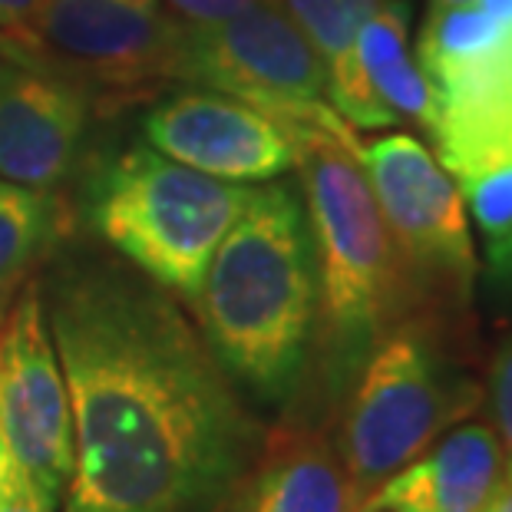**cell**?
Here are the masks:
<instances>
[{
    "label": "cell",
    "mask_w": 512,
    "mask_h": 512,
    "mask_svg": "<svg viewBox=\"0 0 512 512\" xmlns=\"http://www.w3.org/2000/svg\"><path fill=\"white\" fill-rule=\"evenodd\" d=\"M328 70V83L354 63V40L384 0H278Z\"/></svg>",
    "instance_id": "2e32d148"
},
{
    "label": "cell",
    "mask_w": 512,
    "mask_h": 512,
    "mask_svg": "<svg viewBox=\"0 0 512 512\" xmlns=\"http://www.w3.org/2000/svg\"><path fill=\"white\" fill-rule=\"evenodd\" d=\"M456 189H460L463 209L473 215L483 235L486 255L506 245L512 238V156L456 179Z\"/></svg>",
    "instance_id": "e0dca14e"
},
{
    "label": "cell",
    "mask_w": 512,
    "mask_h": 512,
    "mask_svg": "<svg viewBox=\"0 0 512 512\" xmlns=\"http://www.w3.org/2000/svg\"><path fill=\"white\" fill-rule=\"evenodd\" d=\"M486 261H489V271H493V278L499 281V285L512 288V238L506 245H499L496 252H489Z\"/></svg>",
    "instance_id": "44dd1931"
},
{
    "label": "cell",
    "mask_w": 512,
    "mask_h": 512,
    "mask_svg": "<svg viewBox=\"0 0 512 512\" xmlns=\"http://www.w3.org/2000/svg\"><path fill=\"white\" fill-rule=\"evenodd\" d=\"M0 512H57V503L50 496H43L24 473H17L10 466L4 489H0Z\"/></svg>",
    "instance_id": "ffe728a7"
},
{
    "label": "cell",
    "mask_w": 512,
    "mask_h": 512,
    "mask_svg": "<svg viewBox=\"0 0 512 512\" xmlns=\"http://www.w3.org/2000/svg\"><path fill=\"white\" fill-rule=\"evenodd\" d=\"M0 437L10 466L60 506L73 476V413L37 275L0 321Z\"/></svg>",
    "instance_id": "9c48e42d"
},
{
    "label": "cell",
    "mask_w": 512,
    "mask_h": 512,
    "mask_svg": "<svg viewBox=\"0 0 512 512\" xmlns=\"http://www.w3.org/2000/svg\"><path fill=\"white\" fill-rule=\"evenodd\" d=\"M179 27H215L225 24L228 17L242 14L245 7H252L255 0H162Z\"/></svg>",
    "instance_id": "d6986e66"
},
{
    "label": "cell",
    "mask_w": 512,
    "mask_h": 512,
    "mask_svg": "<svg viewBox=\"0 0 512 512\" xmlns=\"http://www.w3.org/2000/svg\"><path fill=\"white\" fill-rule=\"evenodd\" d=\"M294 169L318 255V337L334 394L351 390L370 351L413 298L394 238L361 166V143L347 129L301 126Z\"/></svg>",
    "instance_id": "3957f363"
},
{
    "label": "cell",
    "mask_w": 512,
    "mask_h": 512,
    "mask_svg": "<svg viewBox=\"0 0 512 512\" xmlns=\"http://www.w3.org/2000/svg\"><path fill=\"white\" fill-rule=\"evenodd\" d=\"M70 235L73 209L60 192L0 179V298H14Z\"/></svg>",
    "instance_id": "9a60e30c"
},
{
    "label": "cell",
    "mask_w": 512,
    "mask_h": 512,
    "mask_svg": "<svg viewBox=\"0 0 512 512\" xmlns=\"http://www.w3.org/2000/svg\"><path fill=\"white\" fill-rule=\"evenodd\" d=\"M361 166L394 238L413 298L463 308L479 258L460 189L417 136L387 133L361 146Z\"/></svg>",
    "instance_id": "ba28073f"
},
{
    "label": "cell",
    "mask_w": 512,
    "mask_h": 512,
    "mask_svg": "<svg viewBox=\"0 0 512 512\" xmlns=\"http://www.w3.org/2000/svg\"><path fill=\"white\" fill-rule=\"evenodd\" d=\"M0 50H7V53H17V57H30V53L20 47V43H14L7 34H0ZM30 60H37V57H30ZM40 63V60H37Z\"/></svg>",
    "instance_id": "cb8c5ba5"
},
{
    "label": "cell",
    "mask_w": 512,
    "mask_h": 512,
    "mask_svg": "<svg viewBox=\"0 0 512 512\" xmlns=\"http://www.w3.org/2000/svg\"><path fill=\"white\" fill-rule=\"evenodd\" d=\"M509 479L506 450L489 423H463L400 466L357 512H486Z\"/></svg>",
    "instance_id": "7c38bea8"
},
{
    "label": "cell",
    "mask_w": 512,
    "mask_h": 512,
    "mask_svg": "<svg viewBox=\"0 0 512 512\" xmlns=\"http://www.w3.org/2000/svg\"><path fill=\"white\" fill-rule=\"evenodd\" d=\"M179 34L162 0H43L34 43L96 113H116L176 83Z\"/></svg>",
    "instance_id": "52a82bcc"
},
{
    "label": "cell",
    "mask_w": 512,
    "mask_h": 512,
    "mask_svg": "<svg viewBox=\"0 0 512 512\" xmlns=\"http://www.w3.org/2000/svg\"><path fill=\"white\" fill-rule=\"evenodd\" d=\"M479 400L483 387L420 324L390 328L347 390L337 456L351 486V512L453 423L470 417Z\"/></svg>",
    "instance_id": "5b68a950"
},
{
    "label": "cell",
    "mask_w": 512,
    "mask_h": 512,
    "mask_svg": "<svg viewBox=\"0 0 512 512\" xmlns=\"http://www.w3.org/2000/svg\"><path fill=\"white\" fill-rule=\"evenodd\" d=\"M248 199L252 185L205 176L136 143L96 166L83 215L113 255L192 304Z\"/></svg>",
    "instance_id": "277c9868"
},
{
    "label": "cell",
    "mask_w": 512,
    "mask_h": 512,
    "mask_svg": "<svg viewBox=\"0 0 512 512\" xmlns=\"http://www.w3.org/2000/svg\"><path fill=\"white\" fill-rule=\"evenodd\" d=\"M318 255L298 189L255 185L205 268L192 318L228 377L265 407L298 397L318 337Z\"/></svg>",
    "instance_id": "7a4b0ae2"
},
{
    "label": "cell",
    "mask_w": 512,
    "mask_h": 512,
    "mask_svg": "<svg viewBox=\"0 0 512 512\" xmlns=\"http://www.w3.org/2000/svg\"><path fill=\"white\" fill-rule=\"evenodd\" d=\"M37 281L73 413L63 512H222L268 430L182 301L73 235Z\"/></svg>",
    "instance_id": "6da1fadb"
},
{
    "label": "cell",
    "mask_w": 512,
    "mask_h": 512,
    "mask_svg": "<svg viewBox=\"0 0 512 512\" xmlns=\"http://www.w3.org/2000/svg\"><path fill=\"white\" fill-rule=\"evenodd\" d=\"M486 512H512V479H506V486L499 489L496 493V499L489 503V509Z\"/></svg>",
    "instance_id": "7402d4cb"
},
{
    "label": "cell",
    "mask_w": 512,
    "mask_h": 512,
    "mask_svg": "<svg viewBox=\"0 0 512 512\" xmlns=\"http://www.w3.org/2000/svg\"><path fill=\"white\" fill-rule=\"evenodd\" d=\"M410 10L403 0H384L370 14L354 40V70L361 76L367 110L374 129L410 123L433 133L437 126V93L413 57L407 40Z\"/></svg>",
    "instance_id": "5bb4252c"
},
{
    "label": "cell",
    "mask_w": 512,
    "mask_h": 512,
    "mask_svg": "<svg viewBox=\"0 0 512 512\" xmlns=\"http://www.w3.org/2000/svg\"><path fill=\"white\" fill-rule=\"evenodd\" d=\"M7 473H10V456H7V450H4V437H0V489H4Z\"/></svg>",
    "instance_id": "d4e9b609"
},
{
    "label": "cell",
    "mask_w": 512,
    "mask_h": 512,
    "mask_svg": "<svg viewBox=\"0 0 512 512\" xmlns=\"http://www.w3.org/2000/svg\"><path fill=\"white\" fill-rule=\"evenodd\" d=\"M460 4H473V0H430V7H460Z\"/></svg>",
    "instance_id": "484cf974"
},
{
    "label": "cell",
    "mask_w": 512,
    "mask_h": 512,
    "mask_svg": "<svg viewBox=\"0 0 512 512\" xmlns=\"http://www.w3.org/2000/svg\"><path fill=\"white\" fill-rule=\"evenodd\" d=\"M143 143L225 182H271L294 169V136L275 116L209 86L152 106L143 116Z\"/></svg>",
    "instance_id": "30bf717a"
},
{
    "label": "cell",
    "mask_w": 512,
    "mask_h": 512,
    "mask_svg": "<svg viewBox=\"0 0 512 512\" xmlns=\"http://www.w3.org/2000/svg\"><path fill=\"white\" fill-rule=\"evenodd\" d=\"M7 304H10V298H0V321H4V311H7Z\"/></svg>",
    "instance_id": "4316f807"
},
{
    "label": "cell",
    "mask_w": 512,
    "mask_h": 512,
    "mask_svg": "<svg viewBox=\"0 0 512 512\" xmlns=\"http://www.w3.org/2000/svg\"><path fill=\"white\" fill-rule=\"evenodd\" d=\"M176 83L252 103L288 133L301 126L347 129L331 106L324 60L278 0H255L215 27H182Z\"/></svg>",
    "instance_id": "8992f818"
},
{
    "label": "cell",
    "mask_w": 512,
    "mask_h": 512,
    "mask_svg": "<svg viewBox=\"0 0 512 512\" xmlns=\"http://www.w3.org/2000/svg\"><path fill=\"white\" fill-rule=\"evenodd\" d=\"M14 63H37V60H30V57H17V53H7V50H0V80L10 73V67Z\"/></svg>",
    "instance_id": "603a6c76"
},
{
    "label": "cell",
    "mask_w": 512,
    "mask_h": 512,
    "mask_svg": "<svg viewBox=\"0 0 512 512\" xmlns=\"http://www.w3.org/2000/svg\"><path fill=\"white\" fill-rule=\"evenodd\" d=\"M337 450L318 430H275L222 512H351Z\"/></svg>",
    "instance_id": "4fadbf2b"
},
{
    "label": "cell",
    "mask_w": 512,
    "mask_h": 512,
    "mask_svg": "<svg viewBox=\"0 0 512 512\" xmlns=\"http://www.w3.org/2000/svg\"><path fill=\"white\" fill-rule=\"evenodd\" d=\"M90 96L43 63H14L0 80V179L57 192L80 162Z\"/></svg>",
    "instance_id": "8fae6325"
},
{
    "label": "cell",
    "mask_w": 512,
    "mask_h": 512,
    "mask_svg": "<svg viewBox=\"0 0 512 512\" xmlns=\"http://www.w3.org/2000/svg\"><path fill=\"white\" fill-rule=\"evenodd\" d=\"M486 397H489V417H493L489 427L496 430L499 443H503L509 479H512V341H506L503 351L496 354L493 367H489Z\"/></svg>",
    "instance_id": "ac0fdd59"
}]
</instances>
